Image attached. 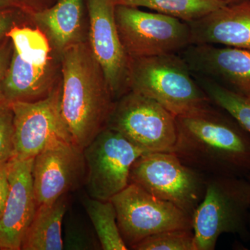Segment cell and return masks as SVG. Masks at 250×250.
Masks as SVG:
<instances>
[{
  "label": "cell",
  "instance_id": "cell-1",
  "mask_svg": "<svg viewBox=\"0 0 250 250\" xmlns=\"http://www.w3.org/2000/svg\"><path fill=\"white\" fill-rule=\"evenodd\" d=\"M177 141L172 152L205 176L247 177L250 174V134L215 105L176 117Z\"/></svg>",
  "mask_w": 250,
  "mask_h": 250
},
{
  "label": "cell",
  "instance_id": "cell-2",
  "mask_svg": "<svg viewBox=\"0 0 250 250\" xmlns=\"http://www.w3.org/2000/svg\"><path fill=\"white\" fill-rule=\"evenodd\" d=\"M61 60L62 119L73 142L83 149L107 126L116 100L88 42L69 47Z\"/></svg>",
  "mask_w": 250,
  "mask_h": 250
},
{
  "label": "cell",
  "instance_id": "cell-3",
  "mask_svg": "<svg viewBox=\"0 0 250 250\" xmlns=\"http://www.w3.org/2000/svg\"><path fill=\"white\" fill-rule=\"evenodd\" d=\"M128 86L130 91L152 99L175 117L213 105L179 54L130 59Z\"/></svg>",
  "mask_w": 250,
  "mask_h": 250
},
{
  "label": "cell",
  "instance_id": "cell-4",
  "mask_svg": "<svg viewBox=\"0 0 250 250\" xmlns=\"http://www.w3.org/2000/svg\"><path fill=\"white\" fill-rule=\"evenodd\" d=\"M250 180L207 176L205 195L192 216L195 250H213L223 233L250 240Z\"/></svg>",
  "mask_w": 250,
  "mask_h": 250
},
{
  "label": "cell",
  "instance_id": "cell-5",
  "mask_svg": "<svg viewBox=\"0 0 250 250\" xmlns=\"http://www.w3.org/2000/svg\"><path fill=\"white\" fill-rule=\"evenodd\" d=\"M207 176L185 165L172 152H146L131 167L129 184L170 202L192 216L205 195Z\"/></svg>",
  "mask_w": 250,
  "mask_h": 250
},
{
  "label": "cell",
  "instance_id": "cell-6",
  "mask_svg": "<svg viewBox=\"0 0 250 250\" xmlns=\"http://www.w3.org/2000/svg\"><path fill=\"white\" fill-rule=\"evenodd\" d=\"M120 39L129 59L179 54L192 45L188 23L139 8L116 5Z\"/></svg>",
  "mask_w": 250,
  "mask_h": 250
},
{
  "label": "cell",
  "instance_id": "cell-7",
  "mask_svg": "<svg viewBox=\"0 0 250 250\" xmlns=\"http://www.w3.org/2000/svg\"><path fill=\"white\" fill-rule=\"evenodd\" d=\"M106 127L146 152H172L176 117L152 99L129 91L117 100Z\"/></svg>",
  "mask_w": 250,
  "mask_h": 250
},
{
  "label": "cell",
  "instance_id": "cell-8",
  "mask_svg": "<svg viewBox=\"0 0 250 250\" xmlns=\"http://www.w3.org/2000/svg\"><path fill=\"white\" fill-rule=\"evenodd\" d=\"M123 241L129 249L156 233L192 229V216L170 202L153 196L135 184H129L112 197Z\"/></svg>",
  "mask_w": 250,
  "mask_h": 250
},
{
  "label": "cell",
  "instance_id": "cell-9",
  "mask_svg": "<svg viewBox=\"0 0 250 250\" xmlns=\"http://www.w3.org/2000/svg\"><path fill=\"white\" fill-rule=\"evenodd\" d=\"M146 153L118 131L106 127L83 149L88 196L108 201L129 184L136 159Z\"/></svg>",
  "mask_w": 250,
  "mask_h": 250
},
{
  "label": "cell",
  "instance_id": "cell-10",
  "mask_svg": "<svg viewBox=\"0 0 250 250\" xmlns=\"http://www.w3.org/2000/svg\"><path fill=\"white\" fill-rule=\"evenodd\" d=\"M62 92L61 81L52 91L42 100L9 103L14 112L13 158L34 159L54 139L72 141L61 111Z\"/></svg>",
  "mask_w": 250,
  "mask_h": 250
},
{
  "label": "cell",
  "instance_id": "cell-11",
  "mask_svg": "<svg viewBox=\"0 0 250 250\" xmlns=\"http://www.w3.org/2000/svg\"><path fill=\"white\" fill-rule=\"evenodd\" d=\"M83 149L71 140L57 139L34 157L32 176L38 205L53 202L84 185Z\"/></svg>",
  "mask_w": 250,
  "mask_h": 250
},
{
  "label": "cell",
  "instance_id": "cell-12",
  "mask_svg": "<svg viewBox=\"0 0 250 250\" xmlns=\"http://www.w3.org/2000/svg\"><path fill=\"white\" fill-rule=\"evenodd\" d=\"M88 42L103 68L116 101L129 92L130 59L122 45L115 19L114 0H85Z\"/></svg>",
  "mask_w": 250,
  "mask_h": 250
},
{
  "label": "cell",
  "instance_id": "cell-13",
  "mask_svg": "<svg viewBox=\"0 0 250 250\" xmlns=\"http://www.w3.org/2000/svg\"><path fill=\"white\" fill-rule=\"evenodd\" d=\"M34 159L12 158L8 162L9 192L0 218L1 250H19L37 210L33 184Z\"/></svg>",
  "mask_w": 250,
  "mask_h": 250
},
{
  "label": "cell",
  "instance_id": "cell-14",
  "mask_svg": "<svg viewBox=\"0 0 250 250\" xmlns=\"http://www.w3.org/2000/svg\"><path fill=\"white\" fill-rule=\"evenodd\" d=\"M62 81V60L49 55L23 56L13 49L3 83L4 102H36L46 98Z\"/></svg>",
  "mask_w": 250,
  "mask_h": 250
},
{
  "label": "cell",
  "instance_id": "cell-15",
  "mask_svg": "<svg viewBox=\"0 0 250 250\" xmlns=\"http://www.w3.org/2000/svg\"><path fill=\"white\" fill-rule=\"evenodd\" d=\"M179 55L193 73L250 97V50L215 45H189Z\"/></svg>",
  "mask_w": 250,
  "mask_h": 250
},
{
  "label": "cell",
  "instance_id": "cell-16",
  "mask_svg": "<svg viewBox=\"0 0 250 250\" xmlns=\"http://www.w3.org/2000/svg\"><path fill=\"white\" fill-rule=\"evenodd\" d=\"M188 23L192 45L228 46L250 50V1L225 5Z\"/></svg>",
  "mask_w": 250,
  "mask_h": 250
},
{
  "label": "cell",
  "instance_id": "cell-17",
  "mask_svg": "<svg viewBox=\"0 0 250 250\" xmlns=\"http://www.w3.org/2000/svg\"><path fill=\"white\" fill-rule=\"evenodd\" d=\"M85 0H58L49 9L26 14L34 26L48 38L54 50L62 56L72 45L87 42Z\"/></svg>",
  "mask_w": 250,
  "mask_h": 250
},
{
  "label": "cell",
  "instance_id": "cell-18",
  "mask_svg": "<svg viewBox=\"0 0 250 250\" xmlns=\"http://www.w3.org/2000/svg\"><path fill=\"white\" fill-rule=\"evenodd\" d=\"M67 207L65 195L48 204L38 206L21 250H63L62 223Z\"/></svg>",
  "mask_w": 250,
  "mask_h": 250
},
{
  "label": "cell",
  "instance_id": "cell-19",
  "mask_svg": "<svg viewBox=\"0 0 250 250\" xmlns=\"http://www.w3.org/2000/svg\"><path fill=\"white\" fill-rule=\"evenodd\" d=\"M116 5L146 8L186 22L205 17L225 5L221 0H114Z\"/></svg>",
  "mask_w": 250,
  "mask_h": 250
},
{
  "label": "cell",
  "instance_id": "cell-20",
  "mask_svg": "<svg viewBox=\"0 0 250 250\" xmlns=\"http://www.w3.org/2000/svg\"><path fill=\"white\" fill-rule=\"evenodd\" d=\"M83 204L95 228L101 249L129 250L121 236L113 202L88 197L83 199Z\"/></svg>",
  "mask_w": 250,
  "mask_h": 250
},
{
  "label": "cell",
  "instance_id": "cell-21",
  "mask_svg": "<svg viewBox=\"0 0 250 250\" xmlns=\"http://www.w3.org/2000/svg\"><path fill=\"white\" fill-rule=\"evenodd\" d=\"M193 75L212 104L227 112L250 134V97L236 93L208 77Z\"/></svg>",
  "mask_w": 250,
  "mask_h": 250
},
{
  "label": "cell",
  "instance_id": "cell-22",
  "mask_svg": "<svg viewBox=\"0 0 250 250\" xmlns=\"http://www.w3.org/2000/svg\"><path fill=\"white\" fill-rule=\"evenodd\" d=\"M134 250H196L192 229L163 231L148 236L135 245Z\"/></svg>",
  "mask_w": 250,
  "mask_h": 250
},
{
  "label": "cell",
  "instance_id": "cell-23",
  "mask_svg": "<svg viewBox=\"0 0 250 250\" xmlns=\"http://www.w3.org/2000/svg\"><path fill=\"white\" fill-rule=\"evenodd\" d=\"M14 112L9 103H0V166L14 157Z\"/></svg>",
  "mask_w": 250,
  "mask_h": 250
},
{
  "label": "cell",
  "instance_id": "cell-24",
  "mask_svg": "<svg viewBox=\"0 0 250 250\" xmlns=\"http://www.w3.org/2000/svg\"><path fill=\"white\" fill-rule=\"evenodd\" d=\"M63 240L64 248L67 250H93L98 249V243L93 241L91 237L82 229L70 228L65 233Z\"/></svg>",
  "mask_w": 250,
  "mask_h": 250
},
{
  "label": "cell",
  "instance_id": "cell-25",
  "mask_svg": "<svg viewBox=\"0 0 250 250\" xmlns=\"http://www.w3.org/2000/svg\"><path fill=\"white\" fill-rule=\"evenodd\" d=\"M13 49L12 41L8 36L0 42V103L4 102L3 83L11 62Z\"/></svg>",
  "mask_w": 250,
  "mask_h": 250
},
{
  "label": "cell",
  "instance_id": "cell-26",
  "mask_svg": "<svg viewBox=\"0 0 250 250\" xmlns=\"http://www.w3.org/2000/svg\"><path fill=\"white\" fill-rule=\"evenodd\" d=\"M21 11L22 10L18 8L0 10V42L6 37L10 29L17 24Z\"/></svg>",
  "mask_w": 250,
  "mask_h": 250
},
{
  "label": "cell",
  "instance_id": "cell-27",
  "mask_svg": "<svg viewBox=\"0 0 250 250\" xmlns=\"http://www.w3.org/2000/svg\"><path fill=\"white\" fill-rule=\"evenodd\" d=\"M8 162L0 166V218L4 213L5 205L9 192Z\"/></svg>",
  "mask_w": 250,
  "mask_h": 250
},
{
  "label": "cell",
  "instance_id": "cell-28",
  "mask_svg": "<svg viewBox=\"0 0 250 250\" xmlns=\"http://www.w3.org/2000/svg\"><path fill=\"white\" fill-rule=\"evenodd\" d=\"M58 0H22V11L26 14L39 12L49 9L53 6Z\"/></svg>",
  "mask_w": 250,
  "mask_h": 250
},
{
  "label": "cell",
  "instance_id": "cell-29",
  "mask_svg": "<svg viewBox=\"0 0 250 250\" xmlns=\"http://www.w3.org/2000/svg\"><path fill=\"white\" fill-rule=\"evenodd\" d=\"M10 8H18L22 11V6L17 0H0V10L10 9Z\"/></svg>",
  "mask_w": 250,
  "mask_h": 250
},
{
  "label": "cell",
  "instance_id": "cell-30",
  "mask_svg": "<svg viewBox=\"0 0 250 250\" xmlns=\"http://www.w3.org/2000/svg\"><path fill=\"white\" fill-rule=\"evenodd\" d=\"M221 1H225L228 4H236V3H239V0H221Z\"/></svg>",
  "mask_w": 250,
  "mask_h": 250
},
{
  "label": "cell",
  "instance_id": "cell-31",
  "mask_svg": "<svg viewBox=\"0 0 250 250\" xmlns=\"http://www.w3.org/2000/svg\"><path fill=\"white\" fill-rule=\"evenodd\" d=\"M246 178H248L250 180V175H248V177H246ZM249 232H250V218H249Z\"/></svg>",
  "mask_w": 250,
  "mask_h": 250
},
{
  "label": "cell",
  "instance_id": "cell-32",
  "mask_svg": "<svg viewBox=\"0 0 250 250\" xmlns=\"http://www.w3.org/2000/svg\"><path fill=\"white\" fill-rule=\"evenodd\" d=\"M0 250H1V247H0Z\"/></svg>",
  "mask_w": 250,
  "mask_h": 250
}]
</instances>
